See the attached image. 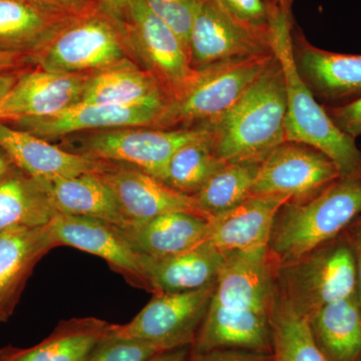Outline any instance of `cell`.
Segmentation results:
<instances>
[{"mask_svg": "<svg viewBox=\"0 0 361 361\" xmlns=\"http://www.w3.org/2000/svg\"><path fill=\"white\" fill-rule=\"evenodd\" d=\"M111 323L97 318H73L59 323L54 332L30 348L0 349L2 361H87L110 334Z\"/></svg>", "mask_w": 361, "mask_h": 361, "instance_id": "4316f807", "label": "cell"}, {"mask_svg": "<svg viewBox=\"0 0 361 361\" xmlns=\"http://www.w3.org/2000/svg\"><path fill=\"white\" fill-rule=\"evenodd\" d=\"M56 246H71L106 261L127 282L149 291L141 255L123 230L106 221L56 213L49 224Z\"/></svg>", "mask_w": 361, "mask_h": 361, "instance_id": "7c38bea8", "label": "cell"}, {"mask_svg": "<svg viewBox=\"0 0 361 361\" xmlns=\"http://www.w3.org/2000/svg\"><path fill=\"white\" fill-rule=\"evenodd\" d=\"M56 247L49 224L0 232V322L13 316L35 266Z\"/></svg>", "mask_w": 361, "mask_h": 361, "instance_id": "e0dca14e", "label": "cell"}, {"mask_svg": "<svg viewBox=\"0 0 361 361\" xmlns=\"http://www.w3.org/2000/svg\"><path fill=\"white\" fill-rule=\"evenodd\" d=\"M231 16L247 25H268L269 7L266 0H216Z\"/></svg>", "mask_w": 361, "mask_h": 361, "instance_id": "e575fe53", "label": "cell"}, {"mask_svg": "<svg viewBox=\"0 0 361 361\" xmlns=\"http://www.w3.org/2000/svg\"><path fill=\"white\" fill-rule=\"evenodd\" d=\"M189 361H273L272 353L241 348H214L191 353Z\"/></svg>", "mask_w": 361, "mask_h": 361, "instance_id": "8d00e7d4", "label": "cell"}, {"mask_svg": "<svg viewBox=\"0 0 361 361\" xmlns=\"http://www.w3.org/2000/svg\"><path fill=\"white\" fill-rule=\"evenodd\" d=\"M270 1L275 2L278 4V6L281 7L284 11H290L292 0H270Z\"/></svg>", "mask_w": 361, "mask_h": 361, "instance_id": "f6af8a7d", "label": "cell"}, {"mask_svg": "<svg viewBox=\"0 0 361 361\" xmlns=\"http://www.w3.org/2000/svg\"><path fill=\"white\" fill-rule=\"evenodd\" d=\"M23 71L0 75V103L6 97V94H8L9 90L13 89L14 84L18 80V75H20Z\"/></svg>", "mask_w": 361, "mask_h": 361, "instance_id": "7bdbcfd3", "label": "cell"}, {"mask_svg": "<svg viewBox=\"0 0 361 361\" xmlns=\"http://www.w3.org/2000/svg\"><path fill=\"white\" fill-rule=\"evenodd\" d=\"M75 16L51 11L30 0H0V51L32 59Z\"/></svg>", "mask_w": 361, "mask_h": 361, "instance_id": "603a6c76", "label": "cell"}, {"mask_svg": "<svg viewBox=\"0 0 361 361\" xmlns=\"http://www.w3.org/2000/svg\"><path fill=\"white\" fill-rule=\"evenodd\" d=\"M224 261L225 252L210 240L174 255L160 258L144 256L149 292L180 293L206 288L216 284Z\"/></svg>", "mask_w": 361, "mask_h": 361, "instance_id": "ffe728a7", "label": "cell"}, {"mask_svg": "<svg viewBox=\"0 0 361 361\" xmlns=\"http://www.w3.org/2000/svg\"><path fill=\"white\" fill-rule=\"evenodd\" d=\"M0 361H2L1 360H0Z\"/></svg>", "mask_w": 361, "mask_h": 361, "instance_id": "bcb514c9", "label": "cell"}, {"mask_svg": "<svg viewBox=\"0 0 361 361\" xmlns=\"http://www.w3.org/2000/svg\"><path fill=\"white\" fill-rule=\"evenodd\" d=\"M272 58L271 52L198 71L191 87L168 102L154 128L198 127L217 120L238 101Z\"/></svg>", "mask_w": 361, "mask_h": 361, "instance_id": "52a82bcc", "label": "cell"}, {"mask_svg": "<svg viewBox=\"0 0 361 361\" xmlns=\"http://www.w3.org/2000/svg\"><path fill=\"white\" fill-rule=\"evenodd\" d=\"M30 1L58 13L78 16L96 4L99 0H30Z\"/></svg>", "mask_w": 361, "mask_h": 361, "instance_id": "74e56055", "label": "cell"}, {"mask_svg": "<svg viewBox=\"0 0 361 361\" xmlns=\"http://www.w3.org/2000/svg\"><path fill=\"white\" fill-rule=\"evenodd\" d=\"M99 173L111 188L121 212L130 225L172 212L192 213L208 219L193 196L176 191L142 169L103 161Z\"/></svg>", "mask_w": 361, "mask_h": 361, "instance_id": "4fadbf2b", "label": "cell"}, {"mask_svg": "<svg viewBox=\"0 0 361 361\" xmlns=\"http://www.w3.org/2000/svg\"><path fill=\"white\" fill-rule=\"evenodd\" d=\"M361 214V176L339 177L319 193L287 201L271 230L268 254L279 267L341 235Z\"/></svg>", "mask_w": 361, "mask_h": 361, "instance_id": "3957f363", "label": "cell"}, {"mask_svg": "<svg viewBox=\"0 0 361 361\" xmlns=\"http://www.w3.org/2000/svg\"><path fill=\"white\" fill-rule=\"evenodd\" d=\"M286 92L283 71L275 56L238 101L204 127L224 163H259L286 142Z\"/></svg>", "mask_w": 361, "mask_h": 361, "instance_id": "7a4b0ae2", "label": "cell"}, {"mask_svg": "<svg viewBox=\"0 0 361 361\" xmlns=\"http://www.w3.org/2000/svg\"><path fill=\"white\" fill-rule=\"evenodd\" d=\"M33 66L30 56L0 51V75L20 71Z\"/></svg>", "mask_w": 361, "mask_h": 361, "instance_id": "ab89813d", "label": "cell"}, {"mask_svg": "<svg viewBox=\"0 0 361 361\" xmlns=\"http://www.w3.org/2000/svg\"><path fill=\"white\" fill-rule=\"evenodd\" d=\"M326 111L344 134L355 140L361 137V97L341 106H330Z\"/></svg>", "mask_w": 361, "mask_h": 361, "instance_id": "d590c367", "label": "cell"}, {"mask_svg": "<svg viewBox=\"0 0 361 361\" xmlns=\"http://www.w3.org/2000/svg\"><path fill=\"white\" fill-rule=\"evenodd\" d=\"M0 147L16 167L35 179L51 180L99 172L103 166V161L71 153L59 145L1 121Z\"/></svg>", "mask_w": 361, "mask_h": 361, "instance_id": "d6986e66", "label": "cell"}, {"mask_svg": "<svg viewBox=\"0 0 361 361\" xmlns=\"http://www.w3.org/2000/svg\"><path fill=\"white\" fill-rule=\"evenodd\" d=\"M297 68L312 92L341 106L361 97V54L324 51L293 35Z\"/></svg>", "mask_w": 361, "mask_h": 361, "instance_id": "ac0fdd59", "label": "cell"}, {"mask_svg": "<svg viewBox=\"0 0 361 361\" xmlns=\"http://www.w3.org/2000/svg\"><path fill=\"white\" fill-rule=\"evenodd\" d=\"M82 103L165 106L168 97L153 75L134 59H126L90 75Z\"/></svg>", "mask_w": 361, "mask_h": 361, "instance_id": "484cf974", "label": "cell"}, {"mask_svg": "<svg viewBox=\"0 0 361 361\" xmlns=\"http://www.w3.org/2000/svg\"><path fill=\"white\" fill-rule=\"evenodd\" d=\"M311 334L329 361H361V306L357 294L327 304L308 318Z\"/></svg>", "mask_w": 361, "mask_h": 361, "instance_id": "83f0119b", "label": "cell"}, {"mask_svg": "<svg viewBox=\"0 0 361 361\" xmlns=\"http://www.w3.org/2000/svg\"><path fill=\"white\" fill-rule=\"evenodd\" d=\"M275 288L310 318L327 304L357 294L353 249L344 232L295 261L273 268Z\"/></svg>", "mask_w": 361, "mask_h": 361, "instance_id": "5b68a950", "label": "cell"}, {"mask_svg": "<svg viewBox=\"0 0 361 361\" xmlns=\"http://www.w3.org/2000/svg\"><path fill=\"white\" fill-rule=\"evenodd\" d=\"M208 133L204 126L177 129L125 127L66 135L59 140V146L94 160L129 164L164 180L176 152Z\"/></svg>", "mask_w": 361, "mask_h": 361, "instance_id": "8992f818", "label": "cell"}, {"mask_svg": "<svg viewBox=\"0 0 361 361\" xmlns=\"http://www.w3.org/2000/svg\"><path fill=\"white\" fill-rule=\"evenodd\" d=\"M116 18L123 21L130 0H99Z\"/></svg>", "mask_w": 361, "mask_h": 361, "instance_id": "b9f144b4", "label": "cell"}, {"mask_svg": "<svg viewBox=\"0 0 361 361\" xmlns=\"http://www.w3.org/2000/svg\"><path fill=\"white\" fill-rule=\"evenodd\" d=\"M16 168L18 167L14 165L11 157L7 155L6 152L0 147V180L8 175L9 173L13 172Z\"/></svg>", "mask_w": 361, "mask_h": 361, "instance_id": "ee69618b", "label": "cell"}, {"mask_svg": "<svg viewBox=\"0 0 361 361\" xmlns=\"http://www.w3.org/2000/svg\"><path fill=\"white\" fill-rule=\"evenodd\" d=\"M270 314L232 310L210 303L191 353L214 348H241L272 353Z\"/></svg>", "mask_w": 361, "mask_h": 361, "instance_id": "7402d4cb", "label": "cell"}, {"mask_svg": "<svg viewBox=\"0 0 361 361\" xmlns=\"http://www.w3.org/2000/svg\"><path fill=\"white\" fill-rule=\"evenodd\" d=\"M290 199L286 195H251L238 206L209 221V240L223 252L268 246L276 214Z\"/></svg>", "mask_w": 361, "mask_h": 361, "instance_id": "44dd1931", "label": "cell"}, {"mask_svg": "<svg viewBox=\"0 0 361 361\" xmlns=\"http://www.w3.org/2000/svg\"><path fill=\"white\" fill-rule=\"evenodd\" d=\"M341 177L329 157L314 148L285 142L261 161L251 195H286L301 201Z\"/></svg>", "mask_w": 361, "mask_h": 361, "instance_id": "8fae6325", "label": "cell"}, {"mask_svg": "<svg viewBox=\"0 0 361 361\" xmlns=\"http://www.w3.org/2000/svg\"><path fill=\"white\" fill-rule=\"evenodd\" d=\"M164 108L156 104L115 106L80 103L56 115L18 118L6 123L51 142L78 133L142 126L154 127Z\"/></svg>", "mask_w": 361, "mask_h": 361, "instance_id": "9a60e30c", "label": "cell"}, {"mask_svg": "<svg viewBox=\"0 0 361 361\" xmlns=\"http://www.w3.org/2000/svg\"><path fill=\"white\" fill-rule=\"evenodd\" d=\"M149 8L172 28L183 44L189 45L190 32L199 0H144ZM189 54V51H188Z\"/></svg>", "mask_w": 361, "mask_h": 361, "instance_id": "d6a6232c", "label": "cell"}, {"mask_svg": "<svg viewBox=\"0 0 361 361\" xmlns=\"http://www.w3.org/2000/svg\"><path fill=\"white\" fill-rule=\"evenodd\" d=\"M56 214L39 180L20 168L0 180V232L45 226Z\"/></svg>", "mask_w": 361, "mask_h": 361, "instance_id": "f1b7e54d", "label": "cell"}, {"mask_svg": "<svg viewBox=\"0 0 361 361\" xmlns=\"http://www.w3.org/2000/svg\"><path fill=\"white\" fill-rule=\"evenodd\" d=\"M123 232L141 255L160 258L191 250L208 241L210 222L195 214L172 212L132 224Z\"/></svg>", "mask_w": 361, "mask_h": 361, "instance_id": "d4e9b609", "label": "cell"}, {"mask_svg": "<svg viewBox=\"0 0 361 361\" xmlns=\"http://www.w3.org/2000/svg\"><path fill=\"white\" fill-rule=\"evenodd\" d=\"M273 361H329L311 334L310 322L275 288L270 310Z\"/></svg>", "mask_w": 361, "mask_h": 361, "instance_id": "f546056e", "label": "cell"}, {"mask_svg": "<svg viewBox=\"0 0 361 361\" xmlns=\"http://www.w3.org/2000/svg\"><path fill=\"white\" fill-rule=\"evenodd\" d=\"M126 59H134L125 25L97 1L30 59L42 70L78 75L96 73Z\"/></svg>", "mask_w": 361, "mask_h": 361, "instance_id": "277c9868", "label": "cell"}, {"mask_svg": "<svg viewBox=\"0 0 361 361\" xmlns=\"http://www.w3.org/2000/svg\"><path fill=\"white\" fill-rule=\"evenodd\" d=\"M269 7L271 51L283 71L286 92V142L318 149L336 164L341 177L361 176V149L355 139L344 134L301 75L294 52L290 11L266 0Z\"/></svg>", "mask_w": 361, "mask_h": 361, "instance_id": "6da1fadb", "label": "cell"}, {"mask_svg": "<svg viewBox=\"0 0 361 361\" xmlns=\"http://www.w3.org/2000/svg\"><path fill=\"white\" fill-rule=\"evenodd\" d=\"M215 285L180 293H155L134 319L111 324L110 336L148 342L161 351L191 346L205 319Z\"/></svg>", "mask_w": 361, "mask_h": 361, "instance_id": "9c48e42d", "label": "cell"}, {"mask_svg": "<svg viewBox=\"0 0 361 361\" xmlns=\"http://www.w3.org/2000/svg\"><path fill=\"white\" fill-rule=\"evenodd\" d=\"M191 355V346L161 351L148 361H189Z\"/></svg>", "mask_w": 361, "mask_h": 361, "instance_id": "60d3db41", "label": "cell"}, {"mask_svg": "<svg viewBox=\"0 0 361 361\" xmlns=\"http://www.w3.org/2000/svg\"><path fill=\"white\" fill-rule=\"evenodd\" d=\"M123 23L135 63L158 80L168 102L182 96L199 71L190 63L179 37L144 0H130Z\"/></svg>", "mask_w": 361, "mask_h": 361, "instance_id": "ba28073f", "label": "cell"}, {"mask_svg": "<svg viewBox=\"0 0 361 361\" xmlns=\"http://www.w3.org/2000/svg\"><path fill=\"white\" fill-rule=\"evenodd\" d=\"M260 164L225 163L207 180L193 197L209 221L228 212L251 196Z\"/></svg>", "mask_w": 361, "mask_h": 361, "instance_id": "4dcf8cb0", "label": "cell"}, {"mask_svg": "<svg viewBox=\"0 0 361 361\" xmlns=\"http://www.w3.org/2000/svg\"><path fill=\"white\" fill-rule=\"evenodd\" d=\"M188 51L190 63L196 71L271 54L269 23L247 25L216 0H199Z\"/></svg>", "mask_w": 361, "mask_h": 361, "instance_id": "30bf717a", "label": "cell"}, {"mask_svg": "<svg viewBox=\"0 0 361 361\" xmlns=\"http://www.w3.org/2000/svg\"><path fill=\"white\" fill-rule=\"evenodd\" d=\"M353 249L355 261L356 279H357V298L361 306V214L344 230Z\"/></svg>", "mask_w": 361, "mask_h": 361, "instance_id": "f35d334b", "label": "cell"}, {"mask_svg": "<svg viewBox=\"0 0 361 361\" xmlns=\"http://www.w3.org/2000/svg\"><path fill=\"white\" fill-rule=\"evenodd\" d=\"M37 180L44 187L56 213L97 218L122 230L130 227L111 188L99 172Z\"/></svg>", "mask_w": 361, "mask_h": 361, "instance_id": "cb8c5ba5", "label": "cell"}, {"mask_svg": "<svg viewBox=\"0 0 361 361\" xmlns=\"http://www.w3.org/2000/svg\"><path fill=\"white\" fill-rule=\"evenodd\" d=\"M160 353V349L148 342L109 334L87 361H148Z\"/></svg>", "mask_w": 361, "mask_h": 361, "instance_id": "836d02e7", "label": "cell"}, {"mask_svg": "<svg viewBox=\"0 0 361 361\" xmlns=\"http://www.w3.org/2000/svg\"><path fill=\"white\" fill-rule=\"evenodd\" d=\"M274 273L268 246L225 252L211 302L232 310L270 314Z\"/></svg>", "mask_w": 361, "mask_h": 361, "instance_id": "2e32d148", "label": "cell"}, {"mask_svg": "<svg viewBox=\"0 0 361 361\" xmlns=\"http://www.w3.org/2000/svg\"><path fill=\"white\" fill-rule=\"evenodd\" d=\"M224 164L215 153L209 130L176 152L163 182L180 193L194 196Z\"/></svg>", "mask_w": 361, "mask_h": 361, "instance_id": "1f68e13d", "label": "cell"}, {"mask_svg": "<svg viewBox=\"0 0 361 361\" xmlns=\"http://www.w3.org/2000/svg\"><path fill=\"white\" fill-rule=\"evenodd\" d=\"M92 73H59L25 68L0 103V121L56 115L82 103Z\"/></svg>", "mask_w": 361, "mask_h": 361, "instance_id": "5bb4252c", "label": "cell"}]
</instances>
